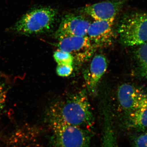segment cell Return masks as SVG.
<instances>
[{"instance_id": "obj_3", "label": "cell", "mask_w": 147, "mask_h": 147, "mask_svg": "<svg viewBox=\"0 0 147 147\" xmlns=\"http://www.w3.org/2000/svg\"><path fill=\"white\" fill-rule=\"evenodd\" d=\"M118 32L123 45L139 46L147 42V13L124 15L119 23Z\"/></svg>"}, {"instance_id": "obj_6", "label": "cell", "mask_w": 147, "mask_h": 147, "mask_svg": "<svg viewBox=\"0 0 147 147\" xmlns=\"http://www.w3.org/2000/svg\"><path fill=\"white\" fill-rule=\"evenodd\" d=\"M90 21L84 15L69 13L64 16L55 33L57 39L87 35Z\"/></svg>"}, {"instance_id": "obj_14", "label": "cell", "mask_w": 147, "mask_h": 147, "mask_svg": "<svg viewBox=\"0 0 147 147\" xmlns=\"http://www.w3.org/2000/svg\"><path fill=\"white\" fill-rule=\"evenodd\" d=\"M53 57L58 65H73L74 63L73 57L71 54L59 49L55 51Z\"/></svg>"}, {"instance_id": "obj_2", "label": "cell", "mask_w": 147, "mask_h": 147, "mask_svg": "<svg viewBox=\"0 0 147 147\" xmlns=\"http://www.w3.org/2000/svg\"><path fill=\"white\" fill-rule=\"evenodd\" d=\"M57 15V10L51 7L34 9L17 21L13 27V30L18 34L26 36L48 32L53 28Z\"/></svg>"}, {"instance_id": "obj_10", "label": "cell", "mask_w": 147, "mask_h": 147, "mask_svg": "<svg viewBox=\"0 0 147 147\" xmlns=\"http://www.w3.org/2000/svg\"><path fill=\"white\" fill-rule=\"evenodd\" d=\"M127 0H108L90 5L82 9L84 13L95 20L115 19Z\"/></svg>"}, {"instance_id": "obj_9", "label": "cell", "mask_w": 147, "mask_h": 147, "mask_svg": "<svg viewBox=\"0 0 147 147\" xmlns=\"http://www.w3.org/2000/svg\"><path fill=\"white\" fill-rule=\"evenodd\" d=\"M108 61L102 54L94 55L83 72L85 84L90 94L94 95L98 86L108 68Z\"/></svg>"}, {"instance_id": "obj_15", "label": "cell", "mask_w": 147, "mask_h": 147, "mask_svg": "<svg viewBox=\"0 0 147 147\" xmlns=\"http://www.w3.org/2000/svg\"><path fill=\"white\" fill-rule=\"evenodd\" d=\"M7 92V88L5 83L0 78V114L5 107Z\"/></svg>"}, {"instance_id": "obj_16", "label": "cell", "mask_w": 147, "mask_h": 147, "mask_svg": "<svg viewBox=\"0 0 147 147\" xmlns=\"http://www.w3.org/2000/svg\"><path fill=\"white\" fill-rule=\"evenodd\" d=\"M73 71V65H58L56 68L57 74L61 77H67L70 76Z\"/></svg>"}, {"instance_id": "obj_7", "label": "cell", "mask_w": 147, "mask_h": 147, "mask_svg": "<svg viewBox=\"0 0 147 147\" xmlns=\"http://www.w3.org/2000/svg\"><path fill=\"white\" fill-rule=\"evenodd\" d=\"M115 20H95L90 25L87 36L96 49L108 47L113 44L115 36Z\"/></svg>"}, {"instance_id": "obj_1", "label": "cell", "mask_w": 147, "mask_h": 147, "mask_svg": "<svg viewBox=\"0 0 147 147\" xmlns=\"http://www.w3.org/2000/svg\"><path fill=\"white\" fill-rule=\"evenodd\" d=\"M45 116L48 123L57 122L86 128L94 123L86 90L53 102L46 110Z\"/></svg>"}, {"instance_id": "obj_8", "label": "cell", "mask_w": 147, "mask_h": 147, "mask_svg": "<svg viewBox=\"0 0 147 147\" xmlns=\"http://www.w3.org/2000/svg\"><path fill=\"white\" fill-rule=\"evenodd\" d=\"M117 96L120 107L128 113L147 103L146 93L130 84H123L119 86Z\"/></svg>"}, {"instance_id": "obj_13", "label": "cell", "mask_w": 147, "mask_h": 147, "mask_svg": "<svg viewBox=\"0 0 147 147\" xmlns=\"http://www.w3.org/2000/svg\"><path fill=\"white\" fill-rule=\"evenodd\" d=\"M136 57L142 75L147 77V42L140 45L136 52Z\"/></svg>"}, {"instance_id": "obj_11", "label": "cell", "mask_w": 147, "mask_h": 147, "mask_svg": "<svg viewBox=\"0 0 147 147\" xmlns=\"http://www.w3.org/2000/svg\"><path fill=\"white\" fill-rule=\"evenodd\" d=\"M128 113L129 127L139 129L147 128V103Z\"/></svg>"}, {"instance_id": "obj_17", "label": "cell", "mask_w": 147, "mask_h": 147, "mask_svg": "<svg viewBox=\"0 0 147 147\" xmlns=\"http://www.w3.org/2000/svg\"><path fill=\"white\" fill-rule=\"evenodd\" d=\"M134 147H147V132L141 134L136 138L134 142Z\"/></svg>"}, {"instance_id": "obj_12", "label": "cell", "mask_w": 147, "mask_h": 147, "mask_svg": "<svg viewBox=\"0 0 147 147\" xmlns=\"http://www.w3.org/2000/svg\"><path fill=\"white\" fill-rule=\"evenodd\" d=\"M104 115L101 147H115V132L111 119L108 113Z\"/></svg>"}, {"instance_id": "obj_5", "label": "cell", "mask_w": 147, "mask_h": 147, "mask_svg": "<svg viewBox=\"0 0 147 147\" xmlns=\"http://www.w3.org/2000/svg\"><path fill=\"white\" fill-rule=\"evenodd\" d=\"M57 46L58 49L71 54L74 62L78 65L88 61L96 49L87 36L67 37L58 40Z\"/></svg>"}, {"instance_id": "obj_4", "label": "cell", "mask_w": 147, "mask_h": 147, "mask_svg": "<svg viewBox=\"0 0 147 147\" xmlns=\"http://www.w3.org/2000/svg\"><path fill=\"white\" fill-rule=\"evenodd\" d=\"M53 147H89L92 133L86 128L63 123H48Z\"/></svg>"}]
</instances>
